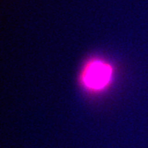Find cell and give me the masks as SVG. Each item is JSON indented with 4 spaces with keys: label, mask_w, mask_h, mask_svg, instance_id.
<instances>
[{
    "label": "cell",
    "mask_w": 148,
    "mask_h": 148,
    "mask_svg": "<svg viewBox=\"0 0 148 148\" xmlns=\"http://www.w3.org/2000/svg\"><path fill=\"white\" fill-rule=\"evenodd\" d=\"M112 76L110 65L101 60L90 62L82 73V82L86 87L92 90H101L109 84Z\"/></svg>",
    "instance_id": "6da1fadb"
}]
</instances>
